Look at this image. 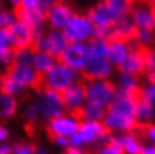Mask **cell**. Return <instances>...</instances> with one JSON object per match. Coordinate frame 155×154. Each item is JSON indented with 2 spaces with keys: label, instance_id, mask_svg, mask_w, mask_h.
<instances>
[{
  "label": "cell",
  "instance_id": "cell-32",
  "mask_svg": "<svg viewBox=\"0 0 155 154\" xmlns=\"http://www.w3.org/2000/svg\"><path fill=\"white\" fill-rule=\"evenodd\" d=\"M15 23H16L15 14L7 12V10H4V12H2V28H8V27L12 26V24Z\"/></svg>",
  "mask_w": 155,
  "mask_h": 154
},
{
  "label": "cell",
  "instance_id": "cell-1",
  "mask_svg": "<svg viewBox=\"0 0 155 154\" xmlns=\"http://www.w3.org/2000/svg\"><path fill=\"white\" fill-rule=\"evenodd\" d=\"M90 60V53L88 46L79 43L70 44L58 58H56L58 64L68 66L70 69H83Z\"/></svg>",
  "mask_w": 155,
  "mask_h": 154
},
{
  "label": "cell",
  "instance_id": "cell-2",
  "mask_svg": "<svg viewBox=\"0 0 155 154\" xmlns=\"http://www.w3.org/2000/svg\"><path fill=\"white\" fill-rule=\"evenodd\" d=\"M38 27V26H37ZM10 38V45L15 51H23L29 49L34 39L36 27L27 25L21 22H16L12 26L6 28Z\"/></svg>",
  "mask_w": 155,
  "mask_h": 154
},
{
  "label": "cell",
  "instance_id": "cell-21",
  "mask_svg": "<svg viewBox=\"0 0 155 154\" xmlns=\"http://www.w3.org/2000/svg\"><path fill=\"white\" fill-rule=\"evenodd\" d=\"M17 110V101L12 96L0 92V118H9Z\"/></svg>",
  "mask_w": 155,
  "mask_h": 154
},
{
  "label": "cell",
  "instance_id": "cell-38",
  "mask_svg": "<svg viewBox=\"0 0 155 154\" xmlns=\"http://www.w3.org/2000/svg\"><path fill=\"white\" fill-rule=\"evenodd\" d=\"M12 149L10 145H6V144H4V145H1L0 146V154H12Z\"/></svg>",
  "mask_w": 155,
  "mask_h": 154
},
{
  "label": "cell",
  "instance_id": "cell-41",
  "mask_svg": "<svg viewBox=\"0 0 155 154\" xmlns=\"http://www.w3.org/2000/svg\"><path fill=\"white\" fill-rule=\"evenodd\" d=\"M151 17L153 19V23L155 25V1L151 5Z\"/></svg>",
  "mask_w": 155,
  "mask_h": 154
},
{
  "label": "cell",
  "instance_id": "cell-17",
  "mask_svg": "<svg viewBox=\"0 0 155 154\" xmlns=\"http://www.w3.org/2000/svg\"><path fill=\"white\" fill-rule=\"evenodd\" d=\"M134 112H135V105L123 96H119L108 106V114L134 117Z\"/></svg>",
  "mask_w": 155,
  "mask_h": 154
},
{
  "label": "cell",
  "instance_id": "cell-8",
  "mask_svg": "<svg viewBox=\"0 0 155 154\" xmlns=\"http://www.w3.org/2000/svg\"><path fill=\"white\" fill-rule=\"evenodd\" d=\"M39 95H41V98H39L37 107H38V112L44 117L52 120L60 116H63V105L60 100L58 91L46 90Z\"/></svg>",
  "mask_w": 155,
  "mask_h": 154
},
{
  "label": "cell",
  "instance_id": "cell-7",
  "mask_svg": "<svg viewBox=\"0 0 155 154\" xmlns=\"http://www.w3.org/2000/svg\"><path fill=\"white\" fill-rule=\"evenodd\" d=\"M58 93L63 107L70 109L79 107L88 96V82H85L83 79H79L75 85H70L68 89Z\"/></svg>",
  "mask_w": 155,
  "mask_h": 154
},
{
  "label": "cell",
  "instance_id": "cell-5",
  "mask_svg": "<svg viewBox=\"0 0 155 154\" xmlns=\"http://www.w3.org/2000/svg\"><path fill=\"white\" fill-rule=\"evenodd\" d=\"M74 79V72L70 68L58 64L46 73L47 90L61 92L71 85ZM46 91V90H45Z\"/></svg>",
  "mask_w": 155,
  "mask_h": 154
},
{
  "label": "cell",
  "instance_id": "cell-18",
  "mask_svg": "<svg viewBox=\"0 0 155 154\" xmlns=\"http://www.w3.org/2000/svg\"><path fill=\"white\" fill-rule=\"evenodd\" d=\"M108 46V59L109 61L114 62L116 64H119L125 61L127 58L129 50H128L127 44H121V43L116 42H106Z\"/></svg>",
  "mask_w": 155,
  "mask_h": 154
},
{
  "label": "cell",
  "instance_id": "cell-14",
  "mask_svg": "<svg viewBox=\"0 0 155 154\" xmlns=\"http://www.w3.org/2000/svg\"><path fill=\"white\" fill-rule=\"evenodd\" d=\"M50 139H52L55 136H71L77 133L78 123L65 118L64 116H60L58 118L51 120L50 126L46 128Z\"/></svg>",
  "mask_w": 155,
  "mask_h": 154
},
{
  "label": "cell",
  "instance_id": "cell-34",
  "mask_svg": "<svg viewBox=\"0 0 155 154\" xmlns=\"http://www.w3.org/2000/svg\"><path fill=\"white\" fill-rule=\"evenodd\" d=\"M69 142H70V145L73 147H80L84 143L83 141V137L81 136L80 133H74L70 136L69 139Z\"/></svg>",
  "mask_w": 155,
  "mask_h": 154
},
{
  "label": "cell",
  "instance_id": "cell-45",
  "mask_svg": "<svg viewBox=\"0 0 155 154\" xmlns=\"http://www.w3.org/2000/svg\"><path fill=\"white\" fill-rule=\"evenodd\" d=\"M10 2H12V4L14 5V7H15V6H17V5L19 4L20 0H10Z\"/></svg>",
  "mask_w": 155,
  "mask_h": 154
},
{
  "label": "cell",
  "instance_id": "cell-30",
  "mask_svg": "<svg viewBox=\"0 0 155 154\" xmlns=\"http://www.w3.org/2000/svg\"><path fill=\"white\" fill-rule=\"evenodd\" d=\"M37 147L29 144H17L12 154H36Z\"/></svg>",
  "mask_w": 155,
  "mask_h": 154
},
{
  "label": "cell",
  "instance_id": "cell-11",
  "mask_svg": "<svg viewBox=\"0 0 155 154\" xmlns=\"http://www.w3.org/2000/svg\"><path fill=\"white\" fill-rule=\"evenodd\" d=\"M78 131L83 137L84 143H92L96 139H105L113 132V129L100 122H84L78 123Z\"/></svg>",
  "mask_w": 155,
  "mask_h": 154
},
{
  "label": "cell",
  "instance_id": "cell-23",
  "mask_svg": "<svg viewBox=\"0 0 155 154\" xmlns=\"http://www.w3.org/2000/svg\"><path fill=\"white\" fill-rule=\"evenodd\" d=\"M33 64L35 66L36 71H39V72H43V73H48L51 70L54 68L53 58L50 56L45 52H41V53L35 54Z\"/></svg>",
  "mask_w": 155,
  "mask_h": 154
},
{
  "label": "cell",
  "instance_id": "cell-37",
  "mask_svg": "<svg viewBox=\"0 0 155 154\" xmlns=\"http://www.w3.org/2000/svg\"><path fill=\"white\" fill-rule=\"evenodd\" d=\"M8 136H9V132L7 128L4 126H0V143L5 142L8 139Z\"/></svg>",
  "mask_w": 155,
  "mask_h": 154
},
{
  "label": "cell",
  "instance_id": "cell-9",
  "mask_svg": "<svg viewBox=\"0 0 155 154\" xmlns=\"http://www.w3.org/2000/svg\"><path fill=\"white\" fill-rule=\"evenodd\" d=\"M45 12L46 20H48L51 27L60 28L65 26L73 17L71 8L64 2V0H54Z\"/></svg>",
  "mask_w": 155,
  "mask_h": 154
},
{
  "label": "cell",
  "instance_id": "cell-19",
  "mask_svg": "<svg viewBox=\"0 0 155 154\" xmlns=\"http://www.w3.org/2000/svg\"><path fill=\"white\" fill-rule=\"evenodd\" d=\"M133 18H134L135 26L138 29L152 32V33L155 32V25L153 23V19H152L151 15L145 9L140 8V9L135 10L134 14H133Z\"/></svg>",
  "mask_w": 155,
  "mask_h": 154
},
{
  "label": "cell",
  "instance_id": "cell-28",
  "mask_svg": "<svg viewBox=\"0 0 155 154\" xmlns=\"http://www.w3.org/2000/svg\"><path fill=\"white\" fill-rule=\"evenodd\" d=\"M153 115V107L147 100H143L142 102L135 106L134 117L138 119H150Z\"/></svg>",
  "mask_w": 155,
  "mask_h": 154
},
{
  "label": "cell",
  "instance_id": "cell-35",
  "mask_svg": "<svg viewBox=\"0 0 155 154\" xmlns=\"http://www.w3.org/2000/svg\"><path fill=\"white\" fill-rule=\"evenodd\" d=\"M52 141L54 143H56L58 146L61 147H69V145H70L69 139H66L64 136H55V137L52 139Z\"/></svg>",
  "mask_w": 155,
  "mask_h": 154
},
{
  "label": "cell",
  "instance_id": "cell-6",
  "mask_svg": "<svg viewBox=\"0 0 155 154\" xmlns=\"http://www.w3.org/2000/svg\"><path fill=\"white\" fill-rule=\"evenodd\" d=\"M91 33H92L91 24L87 19V17L73 15L70 22L65 25L63 34L65 35L66 39L70 44H73V43L83 41Z\"/></svg>",
  "mask_w": 155,
  "mask_h": 154
},
{
  "label": "cell",
  "instance_id": "cell-27",
  "mask_svg": "<svg viewBox=\"0 0 155 154\" xmlns=\"http://www.w3.org/2000/svg\"><path fill=\"white\" fill-rule=\"evenodd\" d=\"M130 134L135 135H140V136H143L148 141H152V142H155V125L153 124H142L140 123L138 126L135 131L130 132Z\"/></svg>",
  "mask_w": 155,
  "mask_h": 154
},
{
  "label": "cell",
  "instance_id": "cell-22",
  "mask_svg": "<svg viewBox=\"0 0 155 154\" xmlns=\"http://www.w3.org/2000/svg\"><path fill=\"white\" fill-rule=\"evenodd\" d=\"M88 50L90 53V58L92 59H107V56H108L107 43L102 39L92 37L89 41Z\"/></svg>",
  "mask_w": 155,
  "mask_h": 154
},
{
  "label": "cell",
  "instance_id": "cell-31",
  "mask_svg": "<svg viewBox=\"0 0 155 154\" xmlns=\"http://www.w3.org/2000/svg\"><path fill=\"white\" fill-rule=\"evenodd\" d=\"M10 47V38L6 28H0V53Z\"/></svg>",
  "mask_w": 155,
  "mask_h": 154
},
{
  "label": "cell",
  "instance_id": "cell-47",
  "mask_svg": "<svg viewBox=\"0 0 155 154\" xmlns=\"http://www.w3.org/2000/svg\"><path fill=\"white\" fill-rule=\"evenodd\" d=\"M45 2H51V1H54V0H44Z\"/></svg>",
  "mask_w": 155,
  "mask_h": 154
},
{
  "label": "cell",
  "instance_id": "cell-24",
  "mask_svg": "<svg viewBox=\"0 0 155 154\" xmlns=\"http://www.w3.org/2000/svg\"><path fill=\"white\" fill-rule=\"evenodd\" d=\"M120 142L123 144L125 154H140V152H142V149H143L142 144L137 139V137L133 134L123 136L120 139Z\"/></svg>",
  "mask_w": 155,
  "mask_h": 154
},
{
  "label": "cell",
  "instance_id": "cell-20",
  "mask_svg": "<svg viewBox=\"0 0 155 154\" xmlns=\"http://www.w3.org/2000/svg\"><path fill=\"white\" fill-rule=\"evenodd\" d=\"M106 5L113 10L118 18H124L133 10L134 0H104Z\"/></svg>",
  "mask_w": 155,
  "mask_h": 154
},
{
  "label": "cell",
  "instance_id": "cell-42",
  "mask_svg": "<svg viewBox=\"0 0 155 154\" xmlns=\"http://www.w3.org/2000/svg\"><path fill=\"white\" fill-rule=\"evenodd\" d=\"M137 1H138V2H142V4H148L150 6H151L155 0H137Z\"/></svg>",
  "mask_w": 155,
  "mask_h": 154
},
{
  "label": "cell",
  "instance_id": "cell-25",
  "mask_svg": "<svg viewBox=\"0 0 155 154\" xmlns=\"http://www.w3.org/2000/svg\"><path fill=\"white\" fill-rule=\"evenodd\" d=\"M98 154H125V152L119 139L109 137L107 143H105V145L99 150Z\"/></svg>",
  "mask_w": 155,
  "mask_h": 154
},
{
  "label": "cell",
  "instance_id": "cell-39",
  "mask_svg": "<svg viewBox=\"0 0 155 154\" xmlns=\"http://www.w3.org/2000/svg\"><path fill=\"white\" fill-rule=\"evenodd\" d=\"M64 154H83L79 147H73V146H69L66 147V152Z\"/></svg>",
  "mask_w": 155,
  "mask_h": 154
},
{
  "label": "cell",
  "instance_id": "cell-44",
  "mask_svg": "<svg viewBox=\"0 0 155 154\" xmlns=\"http://www.w3.org/2000/svg\"><path fill=\"white\" fill-rule=\"evenodd\" d=\"M2 12L4 10L0 9V28H2Z\"/></svg>",
  "mask_w": 155,
  "mask_h": 154
},
{
  "label": "cell",
  "instance_id": "cell-12",
  "mask_svg": "<svg viewBox=\"0 0 155 154\" xmlns=\"http://www.w3.org/2000/svg\"><path fill=\"white\" fill-rule=\"evenodd\" d=\"M14 14L18 22H21V23H25L34 27H37L41 23L46 20L45 12L41 7L27 8L23 6L20 2L17 6H15Z\"/></svg>",
  "mask_w": 155,
  "mask_h": 154
},
{
  "label": "cell",
  "instance_id": "cell-10",
  "mask_svg": "<svg viewBox=\"0 0 155 154\" xmlns=\"http://www.w3.org/2000/svg\"><path fill=\"white\" fill-rule=\"evenodd\" d=\"M110 72V65L107 59L90 58L87 65L81 69V79L85 82H93L107 77Z\"/></svg>",
  "mask_w": 155,
  "mask_h": 154
},
{
  "label": "cell",
  "instance_id": "cell-26",
  "mask_svg": "<svg viewBox=\"0 0 155 154\" xmlns=\"http://www.w3.org/2000/svg\"><path fill=\"white\" fill-rule=\"evenodd\" d=\"M23 90V87H20L18 83H16L12 78L8 74L5 73L2 75V87H1V92L9 95V96H14L19 93Z\"/></svg>",
  "mask_w": 155,
  "mask_h": 154
},
{
  "label": "cell",
  "instance_id": "cell-13",
  "mask_svg": "<svg viewBox=\"0 0 155 154\" xmlns=\"http://www.w3.org/2000/svg\"><path fill=\"white\" fill-rule=\"evenodd\" d=\"M70 45L65 35L61 32H51L44 39V52L52 58H58Z\"/></svg>",
  "mask_w": 155,
  "mask_h": 154
},
{
  "label": "cell",
  "instance_id": "cell-33",
  "mask_svg": "<svg viewBox=\"0 0 155 154\" xmlns=\"http://www.w3.org/2000/svg\"><path fill=\"white\" fill-rule=\"evenodd\" d=\"M144 97L145 100H147L150 104H155V85H152L151 87L144 89Z\"/></svg>",
  "mask_w": 155,
  "mask_h": 154
},
{
  "label": "cell",
  "instance_id": "cell-40",
  "mask_svg": "<svg viewBox=\"0 0 155 154\" xmlns=\"http://www.w3.org/2000/svg\"><path fill=\"white\" fill-rule=\"evenodd\" d=\"M140 154H155V145H153V146L143 147Z\"/></svg>",
  "mask_w": 155,
  "mask_h": 154
},
{
  "label": "cell",
  "instance_id": "cell-43",
  "mask_svg": "<svg viewBox=\"0 0 155 154\" xmlns=\"http://www.w3.org/2000/svg\"><path fill=\"white\" fill-rule=\"evenodd\" d=\"M36 154H47V151L44 150V149H38V147H37V150H36Z\"/></svg>",
  "mask_w": 155,
  "mask_h": 154
},
{
  "label": "cell",
  "instance_id": "cell-3",
  "mask_svg": "<svg viewBox=\"0 0 155 154\" xmlns=\"http://www.w3.org/2000/svg\"><path fill=\"white\" fill-rule=\"evenodd\" d=\"M87 19L93 26V29H111L119 18L102 1L88 12Z\"/></svg>",
  "mask_w": 155,
  "mask_h": 154
},
{
  "label": "cell",
  "instance_id": "cell-16",
  "mask_svg": "<svg viewBox=\"0 0 155 154\" xmlns=\"http://www.w3.org/2000/svg\"><path fill=\"white\" fill-rule=\"evenodd\" d=\"M104 124L110 129H123V131L133 132L135 131L138 126V122L132 116H121V115H114L108 114L104 118Z\"/></svg>",
  "mask_w": 155,
  "mask_h": 154
},
{
  "label": "cell",
  "instance_id": "cell-4",
  "mask_svg": "<svg viewBox=\"0 0 155 154\" xmlns=\"http://www.w3.org/2000/svg\"><path fill=\"white\" fill-rule=\"evenodd\" d=\"M116 92V88L113 82L108 80L93 81L90 85H88V100L89 104L102 107L111 100Z\"/></svg>",
  "mask_w": 155,
  "mask_h": 154
},
{
  "label": "cell",
  "instance_id": "cell-29",
  "mask_svg": "<svg viewBox=\"0 0 155 154\" xmlns=\"http://www.w3.org/2000/svg\"><path fill=\"white\" fill-rule=\"evenodd\" d=\"M15 58H16V51L10 46L0 53V63L4 64L6 66V69H7L8 66L15 61Z\"/></svg>",
  "mask_w": 155,
  "mask_h": 154
},
{
  "label": "cell",
  "instance_id": "cell-15",
  "mask_svg": "<svg viewBox=\"0 0 155 154\" xmlns=\"http://www.w3.org/2000/svg\"><path fill=\"white\" fill-rule=\"evenodd\" d=\"M6 74H8L16 83H18L20 87L24 88L25 85H31L34 72L31 65H21L14 61L6 69Z\"/></svg>",
  "mask_w": 155,
  "mask_h": 154
},
{
  "label": "cell",
  "instance_id": "cell-36",
  "mask_svg": "<svg viewBox=\"0 0 155 154\" xmlns=\"http://www.w3.org/2000/svg\"><path fill=\"white\" fill-rule=\"evenodd\" d=\"M20 4L27 8H36L39 7L41 0H20Z\"/></svg>",
  "mask_w": 155,
  "mask_h": 154
},
{
  "label": "cell",
  "instance_id": "cell-46",
  "mask_svg": "<svg viewBox=\"0 0 155 154\" xmlns=\"http://www.w3.org/2000/svg\"><path fill=\"white\" fill-rule=\"evenodd\" d=\"M1 87H2V75L0 74V92H1Z\"/></svg>",
  "mask_w": 155,
  "mask_h": 154
}]
</instances>
